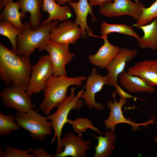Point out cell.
Masks as SVG:
<instances>
[{
    "label": "cell",
    "mask_w": 157,
    "mask_h": 157,
    "mask_svg": "<svg viewBox=\"0 0 157 157\" xmlns=\"http://www.w3.org/2000/svg\"><path fill=\"white\" fill-rule=\"evenodd\" d=\"M33 66L30 57L19 56L0 44V78L6 86L26 90Z\"/></svg>",
    "instance_id": "cell-1"
},
{
    "label": "cell",
    "mask_w": 157,
    "mask_h": 157,
    "mask_svg": "<svg viewBox=\"0 0 157 157\" xmlns=\"http://www.w3.org/2000/svg\"><path fill=\"white\" fill-rule=\"evenodd\" d=\"M87 77L85 76L69 77L68 76H51L46 83L43 91L44 99L39 108L36 110L41 111L46 116L50 114L53 108L63 102L67 98L68 88L72 85L81 86Z\"/></svg>",
    "instance_id": "cell-2"
},
{
    "label": "cell",
    "mask_w": 157,
    "mask_h": 157,
    "mask_svg": "<svg viewBox=\"0 0 157 157\" xmlns=\"http://www.w3.org/2000/svg\"><path fill=\"white\" fill-rule=\"evenodd\" d=\"M58 21L53 20L48 23H42L35 30L31 29L29 22L23 23L24 27L16 38L17 55L30 56L38 49L39 51L50 40V33L57 27Z\"/></svg>",
    "instance_id": "cell-3"
},
{
    "label": "cell",
    "mask_w": 157,
    "mask_h": 157,
    "mask_svg": "<svg viewBox=\"0 0 157 157\" xmlns=\"http://www.w3.org/2000/svg\"><path fill=\"white\" fill-rule=\"evenodd\" d=\"M84 87L75 95V87H72L70 89V93L66 99L62 103L58 105L56 111L47 116L48 120L51 121L54 134L51 143H53L56 138L57 139V145L55 154L61 152L64 149L61 144V135L62 129L65 124L68 122L67 117L69 113L72 109H80L83 104L80 99L84 92Z\"/></svg>",
    "instance_id": "cell-4"
},
{
    "label": "cell",
    "mask_w": 157,
    "mask_h": 157,
    "mask_svg": "<svg viewBox=\"0 0 157 157\" xmlns=\"http://www.w3.org/2000/svg\"><path fill=\"white\" fill-rule=\"evenodd\" d=\"M15 121L19 126L29 132L31 137L40 141L44 140L52 133V124L47 117H44L33 109L26 113L17 112Z\"/></svg>",
    "instance_id": "cell-5"
},
{
    "label": "cell",
    "mask_w": 157,
    "mask_h": 157,
    "mask_svg": "<svg viewBox=\"0 0 157 157\" xmlns=\"http://www.w3.org/2000/svg\"><path fill=\"white\" fill-rule=\"evenodd\" d=\"M53 75V69L49 54L41 56L33 65L26 92L30 97L43 91L46 82Z\"/></svg>",
    "instance_id": "cell-6"
},
{
    "label": "cell",
    "mask_w": 157,
    "mask_h": 157,
    "mask_svg": "<svg viewBox=\"0 0 157 157\" xmlns=\"http://www.w3.org/2000/svg\"><path fill=\"white\" fill-rule=\"evenodd\" d=\"M0 96L6 107L14 109L19 113H26L36 107L26 90L16 86H6Z\"/></svg>",
    "instance_id": "cell-7"
},
{
    "label": "cell",
    "mask_w": 157,
    "mask_h": 157,
    "mask_svg": "<svg viewBox=\"0 0 157 157\" xmlns=\"http://www.w3.org/2000/svg\"><path fill=\"white\" fill-rule=\"evenodd\" d=\"M69 45L54 43L49 40L39 51L44 50L49 53L53 67L54 76H67L65 66L75 55L74 53L70 52Z\"/></svg>",
    "instance_id": "cell-8"
},
{
    "label": "cell",
    "mask_w": 157,
    "mask_h": 157,
    "mask_svg": "<svg viewBox=\"0 0 157 157\" xmlns=\"http://www.w3.org/2000/svg\"><path fill=\"white\" fill-rule=\"evenodd\" d=\"M113 1L100 8L99 13L108 17L130 15L137 21L141 15L142 8L145 7L138 0H135V2L131 0H113Z\"/></svg>",
    "instance_id": "cell-9"
},
{
    "label": "cell",
    "mask_w": 157,
    "mask_h": 157,
    "mask_svg": "<svg viewBox=\"0 0 157 157\" xmlns=\"http://www.w3.org/2000/svg\"><path fill=\"white\" fill-rule=\"evenodd\" d=\"M116 93L113 92L112 96L114 101H109L107 104L108 108L110 109L108 117L104 121L106 128L107 129H110L113 132H114L115 126L118 124L121 123H126L131 125L132 129L134 131H138L140 128V126L143 125L147 127L149 124H152L156 123L155 119L153 118L149 121L143 123L137 124L131 121L130 118L127 119L123 115L122 110V107L126 104L127 99L120 98L119 102L116 100Z\"/></svg>",
    "instance_id": "cell-10"
},
{
    "label": "cell",
    "mask_w": 157,
    "mask_h": 157,
    "mask_svg": "<svg viewBox=\"0 0 157 157\" xmlns=\"http://www.w3.org/2000/svg\"><path fill=\"white\" fill-rule=\"evenodd\" d=\"M97 69L94 67L91 74L87 77L84 86L85 91L81 98L84 100L87 106L90 109L94 108L100 110L104 109L103 104L97 102L95 100V94L100 91L104 85H109L107 76H103L97 72Z\"/></svg>",
    "instance_id": "cell-11"
},
{
    "label": "cell",
    "mask_w": 157,
    "mask_h": 157,
    "mask_svg": "<svg viewBox=\"0 0 157 157\" xmlns=\"http://www.w3.org/2000/svg\"><path fill=\"white\" fill-rule=\"evenodd\" d=\"M83 135L81 133L76 135L72 131H69L64 134L61 139V144L64 147V150L60 153L55 154L57 157H86V151L89 150L91 141L90 140H82Z\"/></svg>",
    "instance_id": "cell-12"
},
{
    "label": "cell",
    "mask_w": 157,
    "mask_h": 157,
    "mask_svg": "<svg viewBox=\"0 0 157 157\" xmlns=\"http://www.w3.org/2000/svg\"><path fill=\"white\" fill-rule=\"evenodd\" d=\"M82 36L81 29L75 22L67 20L61 22L51 31L50 40L57 43L75 44Z\"/></svg>",
    "instance_id": "cell-13"
},
{
    "label": "cell",
    "mask_w": 157,
    "mask_h": 157,
    "mask_svg": "<svg viewBox=\"0 0 157 157\" xmlns=\"http://www.w3.org/2000/svg\"><path fill=\"white\" fill-rule=\"evenodd\" d=\"M138 51L122 47L112 61L105 68L108 71L107 75L109 85L113 86L118 84V76L124 70L126 63L131 61L137 55Z\"/></svg>",
    "instance_id": "cell-14"
},
{
    "label": "cell",
    "mask_w": 157,
    "mask_h": 157,
    "mask_svg": "<svg viewBox=\"0 0 157 157\" xmlns=\"http://www.w3.org/2000/svg\"><path fill=\"white\" fill-rule=\"evenodd\" d=\"M69 6L72 7L75 13L76 18L75 23L79 26L82 33L83 39L87 38L86 34L89 36H94L93 31L89 28L87 22V18L88 14L92 17V22H94L96 18L88 0H79L77 2L70 1L68 3Z\"/></svg>",
    "instance_id": "cell-15"
},
{
    "label": "cell",
    "mask_w": 157,
    "mask_h": 157,
    "mask_svg": "<svg viewBox=\"0 0 157 157\" xmlns=\"http://www.w3.org/2000/svg\"><path fill=\"white\" fill-rule=\"evenodd\" d=\"M127 73L140 77L148 85L157 86V60H144L134 63Z\"/></svg>",
    "instance_id": "cell-16"
},
{
    "label": "cell",
    "mask_w": 157,
    "mask_h": 157,
    "mask_svg": "<svg viewBox=\"0 0 157 157\" xmlns=\"http://www.w3.org/2000/svg\"><path fill=\"white\" fill-rule=\"evenodd\" d=\"M107 36L100 37L103 40L104 44L95 54L90 55L88 57V60L92 64L101 69L106 68L118 53L120 48L110 44Z\"/></svg>",
    "instance_id": "cell-17"
},
{
    "label": "cell",
    "mask_w": 157,
    "mask_h": 157,
    "mask_svg": "<svg viewBox=\"0 0 157 157\" xmlns=\"http://www.w3.org/2000/svg\"><path fill=\"white\" fill-rule=\"evenodd\" d=\"M118 78L120 84L131 93H154L156 88L148 85L140 77L128 74L125 70L119 74Z\"/></svg>",
    "instance_id": "cell-18"
},
{
    "label": "cell",
    "mask_w": 157,
    "mask_h": 157,
    "mask_svg": "<svg viewBox=\"0 0 157 157\" xmlns=\"http://www.w3.org/2000/svg\"><path fill=\"white\" fill-rule=\"evenodd\" d=\"M18 1L21 11V20L25 19L26 12H29V23L31 29L33 30L38 29L41 24L42 15L40 9L43 0H18Z\"/></svg>",
    "instance_id": "cell-19"
},
{
    "label": "cell",
    "mask_w": 157,
    "mask_h": 157,
    "mask_svg": "<svg viewBox=\"0 0 157 157\" xmlns=\"http://www.w3.org/2000/svg\"><path fill=\"white\" fill-rule=\"evenodd\" d=\"M42 10L49 13L48 18L42 21L48 23L53 20L62 22L69 20L72 17L73 12L70 6L67 5L61 6L54 0H43Z\"/></svg>",
    "instance_id": "cell-20"
},
{
    "label": "cell",
    "mask_w": 157,
    "mask_h": 157,
    "mask_svg": "<svg viewBox=\"0 0 157 157\" xmlns=\"http://www.w3.org/2000/svg\"><path fill=\"white\" fill-rule=\"evenodd\" d=\"M138 28L142 30L144 35L137 39L138 46L141 49L148 48L157 51V17Z\"/></svg>",
    "instance_id": "cell-21"
},
{
    "label": "cell",
    "mask_w": 157,
    "mask_h": 157,
    "mask_svg": "<svg viewBox=\"0 0 157 157\" xmlns=\"http://www.w3.org/2000/svg\"><path fill=\"white\" fill-rule=\"evenodd\" d=\"M93 136L98 139V144L95 146L94 157H109L112 155L115 147L114 143L117 138L116 133L111 131H107L105 136Z\"/></svg>",
    "instance_id": "cell-22"
},
{
    "label": "cell",
    "mask_w": 157,
    "mask_h": 157,
    "mask_svg": "<svg viewBox=\"0 0 157 157\" xmlns=\"http://www.w3.org/2000/svg\"><path fill=\"white\" fill-rule=\"evenodd\" d=\"M19 4L18 1L14 2L13 0H9L0 13V19L10 22L22 30L24 27V24L21 21L22 15L21 12L19 11Z\"/></svg>",
    "instance_id": "cell-23"
},
{
    "label": "cell",
    "mask_w": 157,
    "mask_h": 157,
    "mask_svg": "<svg viewBox=\"0 0 157 157\" xmlns=\"http://www.w3.org/2000/svg\"><path fill=\"white\" fill-rule=\"evenodd\" d=\"M118 33L133 37L137 39L140 37L131 27L125 24H110L103 22L101 25L102 36H107L111 33Z\"/></svg>",
    "instance_id": "cell-24"
},
{
    "label": "cell",
    "mask_w": 157,
    "mask_h": 157,
    "mask_svg": "<svg viewBox=\"0 0 157 157\" xmlns=\"http://www.w3.org/2000/svg\"><path fill=\"white\" fill-rule=\"evenodd\" d=\"M21 31V30L17 28L10 22L5 20H0V34L7 37L9 39L12 47V50L16 53V38Z\"/></svg>",
    "instance_id": "cell-25"
},
{
    "label": "cell",
    "mask_w": 157,
    "mask_h": 157,
    "mask_svg": "<svg viewBox=\"0 0 157 157\" xmlns=\"http://www.w3.org/2000/svg\"><path fill=\"white\" fill-rule=\"evenodd\" d=\"M16 115H5L0 112V135L5 136L12 132L20 129V126L15 122Z\"/></svg>",
    "instance_id": "cell-26"
},
{
    "label": "cell",
    "mask_w": 157,
    "mask_h": 157,
    "mask_svg": "<svg viewBox=\"0 0 157 157\" xmlns=\"http://www.w3.org/2000/svg\"><path fill=\"white\" fill-rule=\"evenodd\" d=\"M157 17V0L148 8L144 7L136 23L133 26L138 28L141 26L151 23L154 19Z\"/></svg>",
    "instance_id": "cell-27"
},
{
    "label": "cell",
    "mask_w": 157,
    "mask_h": 157,
    "mask_svg": "<svg viewBox=\"0 0 157 157\" xmlns=\"http://www.w3.org/2000/svg\"><path fill=\"white\" fill-rule=\"evenodd\" d=\"M67 123L70 124L74 130L78 133L86 132L87 129H90L97 133L104 134L94 126L93 123L88 118L79 117L74 120L68 119Z\"/></svg>",
    "instance_id": "cell-28"
},
{
    "label": "cell",
    "mask_w": 157,
    "mask_h": 157,
    "mask_svg": "<svg viewBox=\"0 0 157 157\" xmlns=\"http://www.w3.org/2000/svg\"><path fill=\"white\" fill-rule=\"evenodd\" d=\"M4 147L5 151L4 157H34L28 154L32 149L31 147L26 150H22L6 144Z\"/></svg>",
    "instance_id": "cell-29"
},
{
    "label": "cell",
    "mask_w": 157,
    "mask_h": 157,
    "mask_svg": "<svg viewBox=\"0 0 157 157\" xmlns=\"http://www.w3.org/2000/svg\"><path fill=\"white\" fill-rule=\"evenodd\" d=\"M30 153L34 157H53L44 148L41 147L32 149Z\"/></svg>",
    "instance_id": "cell-30"
},
{
    "label": "cell",
    "mask_w": 157,
    "mask_h": 157,
    "mask_svg": "<svg viewBox=\"0 0 157 157\" xmlns=\"http://www.w3.org/2000/svg\"><path fill=\"white\" fill-rule=\"evenodd\" d=\"M113 86H114L116 88L115 93L118 94L121 97V98L123 99L133 98L135 99H138L142 100L144 101V100L138 97L133 96L125 92L121 88L120 86L118 85V84L115 83L113 85Z\"/></svg>",
    "instance_id": "cell-31"
},
{
    "label": "cell",
    "mask_w": 157,
    "mask_h": 157,
    "mask_svg": "<svg viewBox=\"0 0 157 157\" xmlns=\"http://www.w3.org/2000/svg\"><path fill=\"white\" fill-rule=\"evenodd\" d=\"M113 0H89V2L91 6H98L100 8L113 2Z\"/></svg>",
    "instance_id": "cell-32"
},
{
    "label": "cell",
    "mask_w": 157,
    "mask_h": 157,
    "mask_svg": "<svg viewBox=\"0 0 157 157\" xmlns=\"http://www.w3.org/2000/svg\"><path fill=\"white\" fill-rule=\"evenodd\" d=\"M78 0H54L59 5H63L69 2L73 1H77Z\"/></svg>",
    "instance_id": "cell-33"
},
{
    "label": "cell",
    "mask_w": 157,
    "mask_h": 157,
    "mask_svg": "<svg viewBox=\"0 0 157 157\" xmlns=\"http://www.w3.org/2000/svg\"><path fill=\"white\" fill-rule=\"evenodd\" d=\"M9 0H2L1 1V3H0V8L1 9L3 7H4L6 3V2Z\"/></svg>",
    "instance_id": "cell-34"
},
{
    "label": "cell",
    "mask_w": 157,
    "mask_h": 157,
    "mask_svg": "<svg viewBox=\"0 0 157 157\" xmlns=\"http://www.w3.org/2000/svg\"><path fill=\"white\" fill-rule=\"evenodd\" d=\"M5 150H3L2 148L1 147H0V157H4V155L5 154Z\"/></svg>",
    "instance_id": "cell-35"
},
{
    "label": "cell",
    "mask_w": 157,
    "mask_h": 157,
    "mask_svg": "<svg viewBox=\"0 0 157 157\" xmlns=\"http://www.w3.org/2000/svg\"><path fill=\"white\" fill-rule=\"evenodd\" d=\"M153 140L157 144V136L154 137Z\"/></svg>",
    "instance_id": "cell-36"
}]
</instances>
